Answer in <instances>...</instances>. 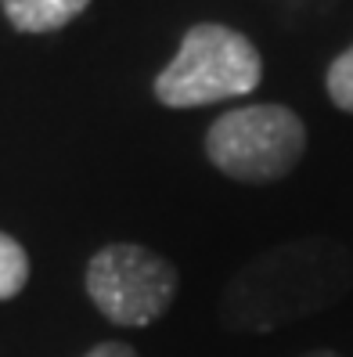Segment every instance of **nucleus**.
I'll return each instance as SVG.
<instances>
[{"label": "nucleus", "instance_id": "f257e3e1", "mask_svg": "<svg viewBox=\"0 0 353 357\" xmlns=\"http://www.w3.org/2000/svg\"><path fill=\"white\" fill-rule=\"evenodd\" d=\"M353 257L336 238H292L253 257L220 292V321L235 332H271L339 303Z\"/></svg>", "mask_w": 353, "mask_h": 357}, {"label": "nucleus", "instance_id": "f03ea898", "mask_svg": "<svg viewBox=\"0 0 353 357\" xmlns=\"http://www.w3.org/2000/svg\"><path fill=\"white\" fill-rule=\"evenodd\" d=\"M263 61L245 33L202 22L184 33L173 61L155 76V101L166 109H202L227 98H245L260 87Z\"/></svg>", "mask_w": 353, "mask_h": 357}, {"label": "nucleus", "instance_id": "7ed1b4c3", "mask_svg": "<svg viewBox=\"0 0 353 357\" xmlns=\"http://www.w3.org/2000/svg\"><path fill=\"white\" fill-rule=\"evenodd\" d=\"M205 159L242 184H274L306 155V123L288 105H245L210 123Z\"/></svg>", "mask_w": 353, "mask_h": 357}, {"label": "nucleus", "instance_id": "20e7f679", "mask_svg": "<svg viewBox=\"0 0 353 357\" xmlns=\"http://www.w3.org/2000/svg\"><path fill=\"white\" fill-rule=\"evenodd\" d=\"M83 289L105 321L148 328L173 307L180 275L173 260L137 242H109L87 260Z\"/></svg>", "mask_w": 353, "mask_h": 357}, {"label": "nucleus", "instance_id": "39448f33", "mask_svg": "<svg viewBox=\"0 0 353 357\" xmlns=\"http://www.w3.org/2000/svg\"><path fill=\"white\" fill-rule=\"evenodd\" d=\"M4 18L18 33H54L91 8V0H0Z\"/></svg>", "mask_w": 353, "mask_h": 357}, {"label": "nucleus", "instance_id": "423d86ee", "mask_svg": "<svg viewBox=\"0 0 353 357\" xmlns=\"http://www.w3.org/2000/svg\"><path fill=\"white\" fill-rule=\"evenodd\" d=\"M29 282V253L15 235L0 231V303L15 300Z\"/></svg>", "mask_w": 353, "mask_h": 357}, {"label": "nucleus", "instance_id": "0eeeda50", "mask_svg": "<svg viewBox=\"0 0 353 357\" xmlns=\"http://www.w3.org/2000/svg\"><path fill=\"white\" fill-rule=\"evenodd\" d=\"M324 91H328V101L336 105L339 112H350V116H353V47H346V51L328 66Z\"/></svg>", "mask_w": 353, "mask_h": 357}, {"label": "nucleus", "instance_id": "6e6552de", "mask_svg": "<svg viewBox=\"0 0 353 357\" xmlns=\"http://www.w3.org/2000/svg\"><path fill=\"white\" fill-rule=\"evenodd\" d=\"M83 357H141L130 343H119V340H109V343H97V347H91Z\"/></svg>", "mask_w": 353, "mask_h": 357}, {"label": "nucleus", "instance_id": "1a4fd4ad", "mask_svg": "<svg viewBox=\"0 0 353 357\" xmlns=\"http://www.w3.org/2000/svg\"><path fill=\"white\" fill-rule=\"evenodd\" d=\"M299 357H343L339 350H328V347H314V350H303Z\"/></svg>", "mask_w": 353, "mask_h": 357}]
</instances>
